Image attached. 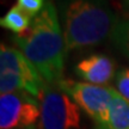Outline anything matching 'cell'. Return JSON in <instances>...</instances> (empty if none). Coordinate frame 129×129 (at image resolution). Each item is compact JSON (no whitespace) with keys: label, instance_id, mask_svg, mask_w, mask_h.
<instances>
[{"label":"cell","instance_id":"6da1fadb","mask_svg":"<svg viewBox=\"0 0 129 129\" xmlns=\"http://www.w3.org/2000/svg\"><path fill=\"white\" fill-rule=\"evenodd\" d=\"M13 41L44 83L57 85L62 80L67 50L57 11L51 0H47L43 10L32 19L28 30L16 35Z\"/></svg>","mask_w":129,"mask_h":129},{"label":"cell","instance_id":"7a4b0ae2","mask_svg":"<svg viewBox=\"0 0 129 129\" xmlns=\"http://www.w3.org/2000/svg\"><path fill=\"white\" fill-rule=\"evenodd\" d=\"M61 18L67 51L104 42L118 22L106 0H63Z\"/></svg>","mask_w":129,"mask_h":129},{"label":"cell","instance_id":"3957f363","mask_svg":"<svg viewBox=\"0 0 129 129\" xmlns=\"http://www.w3.org/2000/svg\"><path fill=\"white\" fill-rule=\"evenodd\" d=\"M41 129H78L80 108L56 85L43 88L41 102Z\"/></svg>","mask_w":129,"mask_h":129},{"label":"cell","instance_id":"277c9868","mask_svg":"<svg viewBox=\"0 0 129 129\" xmlns=\"http://www.w3.org/2000/svg\"><path fill=\"white\" fill-rule=\"evenodd\" d=\"M56 86L67 93L77 103V105L96 122L98 128H104L109 104L115 94V88L79 83L71 79H62Z\"/></svg>","mask_w":129,"mask_h":129},{"label":"cell","instance_id":"5b68a950","mask_svg":"<svg viewBox=\"0 0 129 129\" xmlns=\"http://www.w3.org/2000/svg\"><path fill=\"white\" fill-rule=\"evenodd\" d=\"M41 117L37 98L30 93H7L0 96V128L31 129Z\"/></svg>","mask_w":129,"mask_h":129},{"label":"cell","instance_id":"8992f818","mask_svg":"<svg viewBox=\"0 0 129 129\" xmlns=\"http://www.w3.org/2000/svg\"><path fill=\"white\" fill-rule=\"evenodd\" d=\"M9 72L18 75L28 86V93L35 98L42 97L46 86L44 80L41 78L36 68L18 49L10 48L1 44L0 47V73Z\"/></svg>","mask_w":129,"mask_h":129},{"label":"cell","instance_id":"52a82bcc","mask_svg":"<svg viewBox=\"0 0 129 129\" xmlns=\"http://www.w3.org/2000/svg\"><path fill=\"white\" fill-rule=\"evenodd\" d=\"M115 62L104 54H92L79 61L75 66V73L85 83L104 86L115 75Z\"/></svg>","mask_w":129,"mask_h":129},{"label":"cell","instance_id":"ba28073f","mask_svg":"<svg viewBox=\"0 0 129 129\" xmlns=\"http://www.w3.org/2000/svg\"><path fill=\"white\" fill-rule=\"evenodd\" d=\"M103 129H129V102L117 91L109 104L106 123Z\"/></svg>","mask_w":129,"mask_h":129},{"label":"cell","instance_id":"9c48e42d","mask_svg":"<svg viewBox=\"0 0 129 129\" xmlns=\"http://www.w3.org/2000/svg\"><path fill=\"white\" fill-rule=\"evenodd\" d=\"M31 22V17L16 5V6H12L7 11V13L5 14L4 17H1L0 25L3 28L7 29V30L13 31L17 35H20V34H23L28 30Z\"/></svg>","mask_w":129,"mask_h":129},{"label":"cell","instance_id":"30bf717a","mask_svg":"<svg viewBox=\"0 0 129 129\" xmlns=\"http://www.w3.org/2000/svg\"><path fill=\"white\" fill-rule=\"evenodd\" d=\"M111 38L117 49L129 59V18L117 22Z\"/></svg>","mask_w":129,"mask_h":129},{"label":"cell","instance_id":"8fae6325","mask_svg":"<svg viewBox=\"0 0 129 129\" xmlns=\"http://www.w3.org/2000/svg\"><path fill=\"white\" fill-rule=\"evenodd\" d=\"M22 91L28 92V86L24 83L23 79L9 72L0 73V93L1 94L22 92Z\"/></svg>","mask_w":129,"mask_h":129},{"label":"cell","instance_id":"7c38bea8","mask_svg":"<svg viewBox=\"0 0 129 129\" xmlns=\"http://www.w3.org/2000/svg\"><path fill=\"white\" fill-rule=\"evenodd\" d=\"M116 91L129 102V68L120 69L115 77Z\"/></svg>","mask_w":129,"mask_h":129},{"label":"cell","instance_id":"4fadbf2b","mask_svg":"<svg viewBox=\"0 0 129 129\" xmlns=\"http://www.w3.org/2000/svg\"><path fill=\"white\" fill-rule=\"evenodd\" d=\"M46 5V0H17V6L28 13L31 18H35Z\"/></svg>","mask_w":129,"mask_h":129},{"label":"cell","instance_id":"5bb4252c","mask_svg":"<svg viewBox=\"0 0 129 129\" xmlns=\"http://www.w3.org/2000/svg\"><path fill=\"white\" fill-rule=\"evenodd\" d=\"M123 9L129 13V0H123Z\"/></svg>","mask_w":129,"mask_h":129}]
</instances>
